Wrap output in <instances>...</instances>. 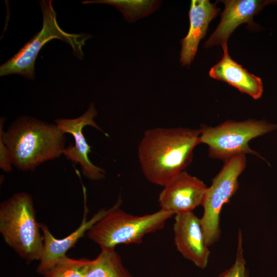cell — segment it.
I'll return each instance as SVG.
<instances>
[{
	"mask_svg": "<svg viewBox=\"0 0 277 277\" xmlns=\"http://www.w3.org/2000/svg\"><path fill=\"white\" fill-rule=\"evenodd\" d=\"M200 130L155 128L146 130L138 146L142 172L151 183L165 186L191 163L200 144Z\"/></svg>",
	"mask_w": 277,
	"mask_h": 277,
	"instance_id": "obj_1",
	"label": "cell"
},
{
	"mask_svg": "<svg viewBox=\"0 0 277 277\" xmlns=\"http://www.w3.org/2000/svg\"><path fill=\"white\" fill-rule=\"evenodd\" d=\"M5 120L1 117L0 136L9 150L13 165L17 169L33 171L41 164L63 154L66 137L55 124L23 116L5 131Z\"/></svg>",
	"mask_w": 277,
	"mask_h": 277,
	"instance_id": "obj_2",
	"label": "cell"
},
{
	"mask_svg": "<svg viewBox=\"0 0 277 277\" xmlns=\"http://www.w3.org/2000/svg\"><path fill=\"white\" fill-rule=\"evenodd\" d=\"M32 196L14 193L0 205V232L6 244L27 263L39 261L44 239Z\"/></svg>",
	"mask_w": 277,
	"mask_h": 277,
	"instance_id": "obj_3",
	"label": "cell"
},
{
	"mask_svg": "<svg viewBox=\"0 0 277 277\" xmlns=\"http://www.w3.org/2000/svg\"><path fill=\"white\" fill-rule=\"evenodd\" d=\"M122 200L96 222L87 231L89 239L101 249H115L118 244H138L147 234L163 228L174 215L163 209L142 216L134 215L120 208Z\"/></svg>",
	"mask_w": 277,
	"mask_h": 277,
	"instance_id": "obj_4",
	"label": "cell"
},
{
	"mask_svg": "<svg viewBox=\"0 0 277 277\" xmlns=\"http://www.w3.org/2000/svg\"><path fill=\"white\" fill-rule=\"evenodd\" d=\"M52 2L51 0L39 1L43 16L42 29L14 55L1 66V76L16 74L28 80H34V66L38 54L46 43L54 39L66 42L71 46L73 54L78 60L83 58L82 47L92 36L87 33H70L63 30L57 23Z\"/></svg>",
	"mask_w": 277,
	"mask_h": 277,
	"instance_id": "obj_5",
	"label": "cell"
},
{
	"mask_svg": "<svg viewBox=\"0 0 277 277\" xmlns=\"http://www.w3.org/2000/svg\"><path fill=\"white\" fill-rule=\"evenodd\" d=\"M277 129V125L265 120L228 121L215 127L201 126L200 144L208 146L209 156L225 162L236 155L252 154L262 158L251 149L249 142Z\"/></svg>",
	"mask_w": 277,
	"mask_h": 277,
	"instance_id": "obj_6",
	"label": "cell"
},
{
	"mask_svg": "<svg viewBox=\"0 0 277 277\" xmlns=\"http://www.w3.org/2000/svg\"><path fill=\"white\" fill-rule=\"evenodd\" d=\"M246 166V155H236L224 165L207 187L202 206L201 222L206 243L210 246L220 238V217L223 206L234 194L239 187L238 179Z\"/></svg>",
	"mask_w": 277,
	"mask_h": 277,
	"instance_id": "obj_7",
	"label": "cell"
},
{
	"mask_svg": "<svg viewBox=\"0 0 277 277\" xmlns=\"http://www.w3.org/2000/svg\"><path fill=\"white\" fill-rule=\"evenodd\" d=\"M97 114L95 106L93 103H91L87 111L80 117L55 120L59 129L64 134H71L74 140V145L66 147L63 154L73 163L79 164L83 175L91 181L103 180L106 175L104 169L95 165L90 160L89 154L91 151V147L83 133L84 128L90 126L101 131L106 136H109L95 122L94 118Z\"/></svg>",
	"mask_w": 277,
	"mask_h": 277,
	"instance_id": "obj_8",
	"label": "cell"
},
{
	"mask_svg": "<svg viewBox=\"0 0 277 277\" xmlns=\"http://www.w3.org/2000/svg\"><path fill=\"white\" fill-rule=\"evenodd\" d=\"M207 188L201 180L183 171L164 186L158 199L161 209L175 215L192 212L202 205Z\"/></svg>",
	"mask_w": 277,
	"mask_h": 277,
	"instance_id": "obj_9",
	"label": "cell"
},
{
	"mask_svg": "<svg viewBox=\"0 0 277 277\" xmlns=\"http://www.w3.org/2000/svg\"><path fill=\"white\" fill-rule=\"evenodd\" d=\"M173 232L174 244L182 255L199 268H205L210 252L200 218L193 212L175 215Z\"/></svg>",
	"mask_w": 277,
	"mask_h": 277,
	"instance_id": "obj_10",
	"label": "cell"
},
{
	"mask_svg": "<svg viewBox=\"0 0 277 277\" xmlns=\"http://www.w3.org/2000/svg\"><path fill=\"white\" fill-rule=\"evenodd\" d=\"M225 5L222 12L221 21L215 31L206 41L205 48L227 43L230 34L241 24L248 23L251 27L254 24L253 17L268 4L274 1L261 0H225L221 1Z\"/></svg>",
	"mask_w": 277,
	"mask_h": 277,
	"instance_id": "obj_11",
	"label": "cell"
},
{
	"mask_svg": "<svg viewBox=\"0 0 277 277\" xmlns=\"http://www.w3.org/2000/svg\"><path fill=\"white\" fill-rule=\"evenodd\" d=\"M83 190L84 198L83 217L79 227L73 232L63 239H57L53 236L46 225L40 224L43 234L44 245L39 264L37 268L38 273L41 274L56 260L66 255V252L84 235V233L109 211V208L102 209L87 221L88 208L86 206V190L84 186Z\"/></svg>",
	"mask_w": 277,
	"mask_h": 277,
	"instance_id": "obj_12",
	"label": "cell"
},
{
	"mask_svg": "<svg viewBox=\"0 0 277 277\" xmlns=\"http://www.w3.org/2000/svg\"><path fill=\"white\" fill-rule=\"evenodd\" d=\"M220 11L216 3L212 4L209 1H191L189 12V29L186 36L181 40L180 62L183 66L191 64L200 41L206 35L210 22Z\"/></svg>",
	"mask_w": 277,
	"mask_h": 277,
	"instance_id": "obj_13",
	"label": "cell"
},
{
	"mask_svg": "<svg viewBox=\"0 0 277 277\" xmlns=\"http://www.w3.org/2000/svg\"><path fill=\"white\" fill-rule=\"evenodd\" d=\"M222 47V58L210 69V76L228 83L255 100L260 98L263 92L261 79L250 73L231 58L228 53L227 43Z\"/></svg>",
	"mask_w": 277,
	"mask_h": 277,
	"instance_id": "obj_14",
	"label": "cell"
},
{
	"mask_svg": "<svg viewBox=\"0 0 277 277\" xmlns=\"http://www.w3.org/2000/svg\"><path fill=\"white\" fill-rule=\"evenodd\" d=\"M86 277H132L115 250L101 249L98 256L91 260Z\"/></svg>",
	"mask_w": 277,
	"mask_h": 277,
	"instance_id": "obj_15",
	"label": "cell"
},
{
	"mask_svg": "<svg viewBox=\"0 0 277 277\" xmlns=\"http://www.w3.org/2000/svg\"><path fill=\"white\" fill-rule=\"evenodd\" d=\"M91 260L64 255L52 264L41 274L44 277H86Z\"/></svg>",
	"mask_w": 277,
	"mask_h": 277,
	"instance_id": "obj_16",
	"label": "cell"
},
{
	"mask_svg": "<svg viewBox=\"0 0 277 277\" xmlns=\"http://www.w3.org/2000/svg\"><path fill=\"white\" fill-rule=\"evenodd\" d=\"M246 264L244 256L242 233L240 230L234 263L230 268L223 271L217 277H248Z\"/></svg>",
	"mask_w": 277,
	"mask_h": 277,
	"instance_id": "obj_17",
	"label": "cell"
},
{
	"mask_svg": "<svg viewBox=\"0 0 277 277\" xmlns=\"http://www.w3.org/2000/svg\"><path fill=\"white\" fill-rule=\"evenodd\" d=\"M12 161L9 150L3 138L0 136V168L6 172L12 169Z\"/></svg>",
	"mask_w": 277,
	"mask_h": 277,
	"instance_id": "obj_18",
	"label": "cell"
}]
</instances>
